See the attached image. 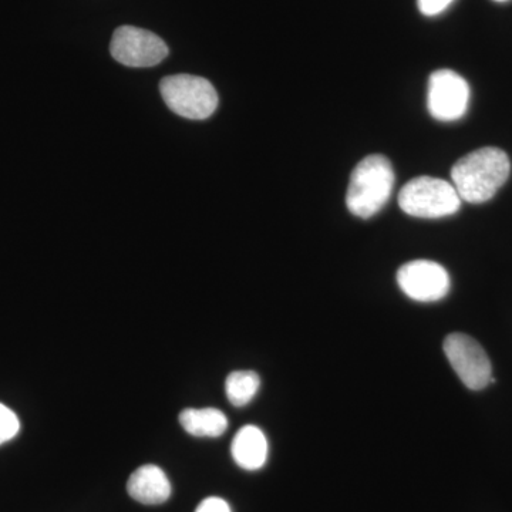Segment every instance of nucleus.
<instances>
[{
	"label": "nucleus",
	"mask_w": 512,
	"mask_h": 512,
	"mask_svg": "<svg viewBox=\"0 0 512 512\" xmlns=\"http://www.w3.org/2000/svg\"><path fill=\"white\" fill-rule=\"evenodd\" d=\"M511 173L510 158L497 147L473 151L454 164L451 180L461 201L483 204L490 201Z\"/></svg>",
	"instance_id": "1"
},
{
	"label": "nucleus",
	"mask_w": 512,
	"mask_h": 512,
	"mask_svg": "<svg viewBox=\"0 0 512 512\" xmlns=\"http://www.w3.org/2000/svg\"><path fill=\"white\" fill-rule=\"evenodd\" d=\"M394 185L392 164L384 156L363 158L353 170L346 205L359 218H372L389 201Z\"/></svg>",
	"instance_id": "2"
},
{
	"label": "nucleus",
	"mask_w": 512,
	"mask_h": 512,
	"mask_svg": "<svg viewBox=\"0 0 512 512\" xmlns=\"http://www.w3.org/2000/svg\"><path fill=\"white\" fill-rule=\"evenodd\" d=\"M456 188L441 178L417 177L409 181L399 194L400 208L410 217L436 218L456 214L461 207Z\"/></svg>",
	"instance_id": "3"
},
{
	"label": "nucleus",
	"mask_w": 512,
	"mask_h": 512,
	"mask_svg": "<svg viewBox=\"0 0 512 512\" xmlns=\"http://www.w3.org/2000/svg\"><path fill=\"white\" fill-rule=\"evenodd\" d=\"M160 92L168 109L184 119H208L218 107L217 90L204 77L191 74L164 77Z\"/></svg>",
	"instance_id": "4"
},
{
	"label": "nucleus",
	"mask_w": 512,
	"mask_h": 512,
	"mask_svg": "<svg viewBox=\"0 0 512 512\" xmlns=\"http://www.w3.org/2000/svg\"><path fill=\"white\" fill-rule=\"evenodd\" d=\"M444 353L464 386L483 390L493 379V367L480 343L464 333H451L444 340Z\"/></svg>",
	"instance_id": "5"
},
{
	"label": "nucleus",
	"mask_w": 512,
	"mask_h": 512,
	"mask_svg": "<svg viewBox=\"0 0 512 512\" xmlns=\"http://www.w3.org/2000/svg\"><path fill=\"white\" fill-rule=\"evenodd\" d=\"M110 53L127 67H153L168 56V46L150 30L121 26L111 39Z\"/></svg>",
	"instance_id": "6"
},
{
	"label": "nucleus",
	"mask_w": 512,
	"mask_h": 512,
	"mask_svg": "<svg viewBox=\"0 0 512 512\" xmlns=\"http://www.w3.org/2000/svg\"><path fill=\"white\" fill-rule=\"evenodd\" d=\"M470 86L453 70L441 69L431 74L427 89V109L439 121H457L467 113Z\"/></svg>",
	"instance_id": "7"
},
{
	"label": "nucleus",
	"mask_w": 512,
	"mask_h": 512,
	"mask_svg": "<svg viewBox=\"0 0 512 512\" xmlns=\"http://www.w3.org/2000/svg\"><path fill=\"white\" fill-rule=\"evenodd\" d=\"M397 284L407 298L416 302L441 301L450 292V275L434 261L417 259L407 262L397 272Z\"/></svg>",
	"instance_id": "8"
},
{
	"label": "nucleus",
	"mask_w": 512,
	"mask_h": 512,
	"mask_svg": "<svg viewBox=\"0 0 512 512\" xmlns=\"http://www.w3.org/2000/svg\"><path fill=\"white\" fill-rule=\"evenodd\" d=\"M127 491L138 503L163 504L171 497V483L160 467L147 464L137 468L128 478Z\"/></svg>",
	"instance_id": "9"
},
{
	"label": "nucleus",
	"mask_w": 512,
	"mask_h": 512,
	"mask_svg": "<svg viewBox=\"0 0 512 512\" xmlns=\"http://www.w3.org/2000/svg\"><path fill=\"white\" fill-rule=\"evenodd\" d=\"M232 458L244 470L254 471L265 466L268 440L256 426H244L235 434L231 446Z\"/></svg>",
	"instance_id": "10"
},
{
	"label": "nucleus",
	"mask_w": 512,
	"mask_h": 512,
	"mask_svg": "<svg viewBox=\"0 0 512 512\" xmlns=\"http://www.w3.org/2000/svg\"><path fill=\"white\" fill-rule=\"evenodd\" d=\"M180 424L194 437H220L228 429V419L221 410L185 409L180 413Z\"/></svg>",
	"instance_id": "11"
},
{
	"label": "nucleus",
	"mask_w": 512,
	"mask_h": 512,
	"mask_svg": "<svg viewBox=\"0 0 512 512\" xmlns=\"http://www.w3.org/2000/svg\"><path fill=\"white\" fill-rule=\"evenodd\" d=\"M261 387L258 373L252 370H237L229 373L225 380V393L229 403L235 407H244L252 402Z\"/></svg>",
	"instance_id": "12"
},
{
	"label": "nucleus",
	"mask_w": 512,
	"mask_h": 512,
	"mask_svg": "<svg viewBox=\"0 0 512 512\" xmlns=\"http://www.w3.org/2000/svg\"><path fill=\"white\" fill-rule=\"evenodd\" d=\"M20 430L19 417L8 406L0 403V446L15 439Z\"/></svg>",
	"instance_id": "13"
},
{
	"label": "nucleus",
	"mask_w": 512,
	"mask_h": 512,
	"mask_svg": "<svg viewBox=\"0 0 512 512\" xmlns=\"http://www.w3.org/2000/svg\"><path fill=\"white\" fill-rule=\"evenodd\" d=\"M454 0H417V6L424 16H437L443 13Z\"/></svg>",
	"instance_id": "14"
},
{
	"label": "nucleus",
	"mask_w": 512,
	"mask_h": 512,
	"mask_svg": "<svg viewBox=\"0 0 512 512\" xmlns=\"http://www.w3.org/2000/svg\"><path fill=\"white\" fill-rule=\"evenodd\" d=\"M195 512H231L227 501L218 497L205 498Z\"/></svg>",
	"instance_id": "15"
},
{
	"label": "nucleus",
	"mask_w": 512,
	"mask_h": 512,
	"mask_svg": "<svg viewBox=\"0 0 512 512\" xmlns=\"http://www.w3.org/2000/svg\"><path fill=\"white\" fill-rule=\"evenodd\" d=\"M494 2H507V0H494Z\"/></svg>",
	"instance_id": "16"
}]
</instances>
